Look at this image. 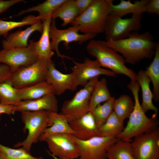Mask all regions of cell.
<instances>
[{"label": "cell", "mask_w": 159, "mask_h": 159, "mask_svg": "<svg viewBox=\"0 0 159 159\" xmlns=\"http://www.w3.org/2000/svg\"><path fill=\"white\" fill-rule=\"evenodd\" d=\"M108 46L120 53L126 62L135 64L144 59L154 56L157 42L149 32H131L127 38L106 42Z\"/></svg>", "instance_id": "obj_1"}, {"label": "cell", "mask_w": 159, "mask_h": 159, "mask_svg": "<svg viewBox=\"0 0 159 159\" xmlns=\"http://www.w3.org/2000/svg\"><path fill=\"white\" fill-rule=\"evenodd\" d=\"M127 87L133 95L134 106L128 117L126 127L116 138L119 140L131 142L132 138L157 128L159 124L157 116L153 115L151 118H149L142 109L139 97L140 86L138 81H131Z\"/></svg>", "instance_id": "obj_2"}, {"label": "cell", "mask_w": 159, "mask_h": 159, "mask_svg": "<svg viewBox=\"0 0 159 159\" xmlns=\"http://www.w3.org/2000/svg\"><path fill=\"white\" fill-rule=\"evenodd\" d=\"M86 49L91 56L96 58L100 66L109 69L116 74H122L132 81H137V75L127 67L123 57L107 44L105 41L92 39L87 44Z\"/></svg>", "instance_id": "obj_3"}, {"label": "cell", "mask_w": 159, "mask_h": 159, "mask_svg": "<svg viewBox=\"0 0 159 159\" xmlns=\"http://www.w3.org/2000/svg\"><path fill=\"white\" fill-rule=\"evenodd\" d=\"M112 0H93L89 7L71 23L84 34L97 35L104 32L108 16L112 12Z\"/></svg>", "instance_id": "obj_4"}, {"label": "cell", "mask_w": 159, "mask_h": 159, "mask_svg": "<svg viewBox=\"0 0 159 159\" xmlns=\"http://www.w3.org/2000/svg\"><path fill=\"white\" fill-rule=\"evenodd\" d=\"M49 112L43 110L21 112V120L24 125L23 130L24 131L27 130L28 134L24 140L16 144L14 148L21 147L30 152L32 145L39 141L45 129L50 126Z\"/></svg>", "instance_id": "obj_5"}, {"label": "cell", "mask_w": 159, "mask_h": 159, "mask_svg": "<svg viewBox=\"0 0 159 159\" xmlns=\"http://www.w3.org/2000/svg\"><path fill=\"white\" fill-rule=\"evenodd\" d=\"M142 15H132L129 18L122 19L110 14L107 17L104 32L106 42L117 41L126 38L132 32L141 28Z\"/></svg>", "instance_id": "obj_6"}, {"label": "cell", "mask_w": 159, "mask_h": 159, "mask_svg": "<svg viewBox=\"0 0 159 159\" xmlns=\"http://www.w3.org/2000/svg\"><path fill=\"white\" fill-rule=\"evenodd\" d=\"M49 60L39 58L36 62L32 65L12 73L8 80L13 86L17 89L45 81Z\"/></svg>", "instance_id": "obj_7"}, {"label": "cell", "mask_w": 159, "mask_h": 159, "mask_svg": "<svg viewBox=\"0 0 159 159\" xmlns=\"http://www.w3.org/2000/svg\"><path fill=\"white\" fill-rule=\"evenodd\" d=\"M80 28L77 26H72L64 29H57L56 26L55 20L52 19L49 29V36L51 39V45L52 50L55 51L58 57L63 60L64 58L72 59L69 57L61 54L58 46L59 43L63 42L66 48L69 49V44L72 42H78L82 44L86 41L93 39L97 35L91 34H80Z\"/></svg>", "instance_id": "obj_8"}, {"label": "cell", "mask_w": 159, "mask_h": 159, "mask_svg": "<svg viewBox=\"0 0 159 159\" xmlns=\"http://www.w3.org/2000/svg\"><path fill=\"white\" fill-rule=\"evenodd\" d=\"M99 77L97 76L92 79L72 98L63 103L61 113L68 117L69 122L77 119L89 112L91 95Z\"/></svg>", "instance_id": "obj_9"}, {"label": "cell", "mask_w": 159, "mask_h": 159, "mask_svg": "<svg viewBox=\"0 0 159 159\" xmlns=\"http://www.w3.org/2000/svg\"><path fill=\"white\" fill-rule=\"evenodd\" d=\"M34 43V41L31 40L26 47L0 50V63L8 66L12 73L34 64L39 58Z\"/></svg>", "instance_id": "obj_10"}, {"label": "cell", "mask_w": 159, "mask_h": 159, "mask_svg": "<svg viewBox=\"0 0 159 159\" xmlns=\"http://www.w3.org/2000/svg\"><path fill=\"white\" fill-rule=\"evenodd\" d=\"M79 150L78 159H105L109 148L119 139L114 137L95 136L80 140L74 135Z\"/></svg>", "instance_id": "obj_11"}, {"label": "cell", "mask_w": 159, "mask_h": 159, "mask_svg": "<svg viewBox=\"0 0 159 159\" xmlns=\"http://www.w3.org/2000/svg\"><path fill=\"white\" fill-rule=\"evenodd\" d=\"M74 65L71 67L74 80V90L79 86H84L93 78L105 75L115 77L116 74L110 70L102 68L97 61L86 57L82 62L72 60Z\"/></svg>", "instance_id": "obj_12"}, {"label": "cell", "mask_w": 159, "mask_h": 159, "mask_svg": "<svg viewBox=\"0 0 159 159\" xmlns=\"http://www.w3.org/2000/svg\"><path fill=\"white\" fill-rule=\"evenodd\" d=\"M47 143L51 154L59 159H76L79 157V150L74 135L69 133H56L46 137Z\"/></svg>", "instance_id": "obj_13"}, {"label": "cell", "mask_w": 159, "mask_h": 159, "mask_svg": "<svg viewBox=\"0 0 159 159\" xmlns=\"http://www.w3.org/2000/svg\"><path fill=\"white\" fill-rule=\"evenodd\" d=\"M131 145L135 159H159V128L134 138Z\"/></svg>", "instance_id": "obj_14"}, {"label": "cell", "mask_w": 159, "mask_h": 159, "mask_svg": "<svg viewBox=\"0 0 159 159\" xmlns=\"http://www.w3.org/2000/svg\"><path fill=\"white\" fill-rule=\"evenodd\" d=\"M55 65L51 59L48 61L46 81L52 86L55 95H61L68 90L74 91L72 73H62L56 69Z\"/></svg>", "instance_id": "obj_15"}, {"label": "cell", "mask_w": 159, "mask_h": 159, "mask_svg": "<svg viewBox=\"0 0 159 159\" xmlns=\"http://www.w3.org/2000/svg\"><path fill=\"white\" fill-rule=\"evenodd\" d=\"M58 101L55 95H49L31 100L21 101L14 106L15 112L43 110L58 112Z\"/></svg>", "instance_id": "obj_16"}, {"label": "cell", "mask_w": 159, "mask_h": 159, "mask_svg": "<svg viewBox=\"0 0 159 159\" xmlns=\"http://www.w3.org/2000/svg\"><path fill=\"white\" fill-rule=\"evenodd\" d=\"M69 123L74 132V136L80 140H87L98 136V128L90 112Z\"/></svg>", "instance_id": "obj_17"}, {"label": "cell", "mask_w": 159, "mask_h": 159, "mask_svg": "<svg viewBox=\"0 0 159 159\" xmlns=\"http://www.w3.org/2000/svg\"><path fill=\"white\" fill-rule=\"evenodd\" d=\"M43 29V23L40 21L24 30H19L8 34L2 41L3 49L26 47L29 44L28 39L31 35L36 31L42 33Z\"/></svg>", "instance_id": "obj_18"}, {"label": "cell", "mask_w": 159, "mask_h": 159, "mask_svg": "<svg viewBox=\"0 0 159 159\" xmlns=\"http://www.w3.org/2000/svg\"><path fill=\"white\" fill-rule=\"evenodd\" d=\"M48 118L50 126L44 130L39 138V141H44L47 136L54 134L66 133L74 135L67 115L58 112H49Z\"/></svg>", "instance_id": "obj_19"}, {"label": "cell", "mask_w": 159, "mask_h": 159, "mask_svg": "<svg viewBox=\"0 0 159 159\" xmlns=\"http://www.w3.org/2000/svg\"><path fill=\"white\" fill-rule=\"evenodd\" d=\"M16 93L20 100H31L49 95H55L52 86L46 81L19 89Z\"/></svg>", "instance_id": "obj_20"}, {"label": "cell", "mask_w": 159, "mask_h": 159, "mask_svg": "<svg viewBox=\"0 0 159 159\" xmlns=\"http://www.w3.org/2000/svg\"><path fill=\"white\" fill-rule=\"evenodd\" d=\"M137 75V81L141 87L142 91L141 107L145 113L149 110L153 111L154 113L153 115L157 116L158 109L153 103V93L150 87V79L145 70H140Z\"/></svg>", "instance_id": "obj_21"}, {"label": "cell", "mask_w": 159, "mask_h": 159, "mask_svg": "<svg viewBox=\"0 0 159 159\" xmlns=\"http://www.w3.org/2000/svg\"><path fill=\"white\" fill-rule=\"evenodd\" d=\"M148 1H136L132 3L130 0H121L118 4L112 5L111 14L122 18L129 14L132 15H142L145 12V6Z\"/></svg>", "instance_id": "obj_22"}, {"label": "cell", "mask_w": 159, "mask_h": 159, "mask_svg": "<svg viewBox=\"0 0 159 159\" xmlns=\"http://www.w3.org/2000/svg\"><path fill=\"white\" fill-rule=\"evenodd\" d=\"M52 19L43 21V29L42 34L39 40L34 42L35 51L39 58L51 59L54 53L51 48L50 40L49 29Z\"/></svg>", "instance_id": "obj_23"}, {"label": "cell", "mask_w": 159, "mask_h": 159, "mask_svg": "<svg viewBox=\"0 0 159 159\" xmlns=\"http://www.w3.org/2000/svg\"><path fill=\"white\" fill-rule=\"evenodd\" d=\"M79 15V12L74 0H66L52 13V19L59 18L62 21L61 25L66 26L71 24Z\"/></svg>", "instance_id": "obj_24"}, {"label": "cell", "mask_w": 159, "mask_h": 159, "mask_svg": "<svg viewBox=\"0 0 159 159\" xmlns=\"http://www.w3.org/2000/svg\"><path fill=\"white\" fill-rule=\"evenodd\" d=\"M66 0H47L41 4L23 10L19 12L17 16H21L25 13L33 11L39 13L38 16L43 21L52 19V14L54 11Z\"/></svg>", "instance_id": "obj_25"}, {"label": "cell", "mask_w": 159, "mask_h": 159, "mask_svg": "<svg viewBox=\"0 0 159 159\" xmlns=\"http://www.w3.org/2000/svg\"><path fill=\"white\" fill-rule=\"evenodd\" d=\"M111 97L107 88V81L105 78L98 80L95 83L91 93L89 102V112L102 102L110 99Z\"/></svg>", "instance_id": "obj_26"}, {"label": "cell", "mask_w": 159, "mask_h": 159, "mask_svg": "<svg viewBox=\"0 0 159 159\" xmlns=\"http://www.w3.org/2000/svg\"><path fill=\"white\" fill-rule=\"evenodd\" d=\"M153 85V99L159 100V43L157 42L153 59L145 70Z\"/></svg>", "instance_id": "obj_27"}, {"label": "cell", "mask_w": 159, "mask_h": 159, "mask_svg": "<svg viewBox=\"0 0 159 159\" xmlns=\"http://www.w3.org/2000/svg\"><path fill=\"white\" fill-rule=\"evenodd\" d=\"M108 159H135L131 143L118 140L109 148L106 154Z\"/></svg>", "instance_id": "obj_28"}, {"label": "cell", "mask_w": 159, "mask_h": 159, "mask_svg": "<svg viewBox=\"0 0 159 159\" xmlns=\"http://www.w3.org/2000/svg\"><path fill=\"white\" fill-rule=\"evenodd\" d=\"M124 128L123 122L120 121L113 112L105 123L99 128L98 136L116 137Z\"/></svg>", "instance_id": "obj_29"}, {"label": "cell", "mask_w": 159, "mask_h": 159, "mask_svg": "<svg viewBox=\"0 0 159 159\" xmlns=\"http://www.w3.org/2000/svg\"><path fill=\"white\" fill-rule=\"evenodd\" d=\"M134 106V103L131 97L127 95H123L115 99L113 112L119 120L123 122L125 119L129 117Z\"/></svg>", "instance_id": "obj_30"}, {"label": "cell", "mask_w": 159, "mask_h": 159, "mask_svg": "<svg viewBox=\"0 0 159 159\" xmlns=\"http://www.w3.org/2000/svg\"><path fill=\"white\" fill-rule=\"evenodd\" d=\"M115 100L112 97L102 105L100 104L90 112L92 114L98 128L102 125L113 112Z\"/></svg>", "instance_id": "obj_31"}, {"label": "cell", "mask_w": 159, "mask_h": 159, "mask_svg": "<svg viewBox=\"0 0 159 159\" xmlns=\"http://www.w3.org/2000/svg\"><path fill=\"white\" fill-rule=\"evenodd\" d=\"M40 21L42 20L38 16L31 15L18 21H5L0 19V36H3L5 38L8 35L9 32L15 28L28 25H31Z\"/></svg>", "instance_id": "obj_32"}, {"label": "cell", "mask_w": 159, "mask_h": 159, "mask_svg": "<svg viewBox=\"0 0 159 159\" xmlns=\"http://www.w3.org/2000/svg\"><path fill=\"white\" fill-rule=\"evenodd\" d=\"M17 89L8 80L0 83V102L5 105L15 106L21 101L16 93Z\"/></svg>", "instance_id": "obj_33"}, {"label": "cell", "mask_w": 159, "mask_h": 159, "mask_svg": "<svg viewBox=\"0 0 159 159\" xmlns=\"http://www.w3.org/2000/svg\"><path fill=\"white\" fill-rule=\"evenodd\" d=\"M0 159H44L42 157H35L22 147L14 149L0 144Z\"/></svg>", "instance_id": "obj_34"}, {"label": "cell", "mask_w": 159, "mask_h": 159, "mask_svg": "<svg viewBox=\"0 0 159 159\" xmlns=\"http://www.w3.org/2000/svg\"><path fill=\"white\" fill-rule=\"evenodd\" d=\"M145 12L159 15V0H148L145 6Z\"/></svg>", "instance_id": "obj_35"}, {"label": "cell", "mask_w": 159, "mask_h": 159, "mask_svg": "<svg viewBox=\"0 0 159 159\" xmlns=\"http://www.w3.org/2000/svg\"><path fill=\"white\" fill-rule=\"evenodd\" d=\"M12 73L10 67L4 64H0V83L8 80Z\"/></svg>", "instance_id": "obj_36"}, {"label": "cell", "mask_w": 159, "mask_h": 159, "mask_svg": "<svg viewBox=\"0 0 159 159\" xmlns=\"http://www.w3.org/2000/svg\"><path fill=\"white\" fill-rule=\"evenodd\" d=\"M26 1L23 0H0V14L6 11L9 8L18 3Z\"/></svg>", "instance_id": "obj_37"}, {"label": "cell", "mask_w": 159, "mask_h": 159, "mask_svg": "<svg viewBox=\"0 0 159 159\" xmlns=\"http://www.w3.org/2000/svg\"><path fill=\"white\" fill-rule=\"evenodd\" d=\"M79 12V15L83 13L89 7L93 0H74Z\"/></svg>", "instance_id": "obj_38"}, {"label": "cell", "mask_w": 159, "mask_h": 159, "mask_svg": "<svg viewBox=\"0 0 159 159\" xmlns=\"http://www.w3.org/2000/svg\"><path fill=\"white\" fill-rule=\"evenodd\" d=\"M14 106L12 105H5L0 102V114L4 113L8 115L14 114Z\"/></svg>", "instance_id": "obj_39"}, {"label": "cell", "mask_w": 159, "mask_h": 159, "mask_svg": "<svg viewBox=\"0 0 159 159\" xmlns=\"http://www.w3.org/2000/svg\"><path fill=\"white\" fill-rule=\"evenodd\" d=\"M47 152L49 155L51 156L53 158V159H59L51 154L48 150H47Z\"/></svg>", "instance_id": "obj_40"}, {"label": "cell", "mask_w": 159, "mask_h": 159, "mask_svg": "<svg viewBox=\"0 0 159 159\" xmlns=\"http://www.w3.org/2000/svg\"><path fill=\"white\" fill-rule=\"evenodd\" d=\"M1 114H0V121L1 120Z\"/></svg>", "instance_id": "obj_41"}, {"label": "cell", "mask_w": 159, "mask_h": 159, "mask_svg": "<svg viewBox=\"0 0 159 159\" xmlns=\"http://www.w3.org/2000/svg\"><path fill=\"white\" fill-rule=\"evenodd\" d=\"M0 155H1V153H0Z\"/></svg>", "instance_id": "obj_42"}, {"label": "cell", "mask_w": 159, "mask_h": 159, "mask_svg": "<svg viewBox=\"0 0 159 159\" xmlns=\"http://www.w3.org/2000/svg\"></svg>", "instance_id": "obj_43"}]
</instances>
